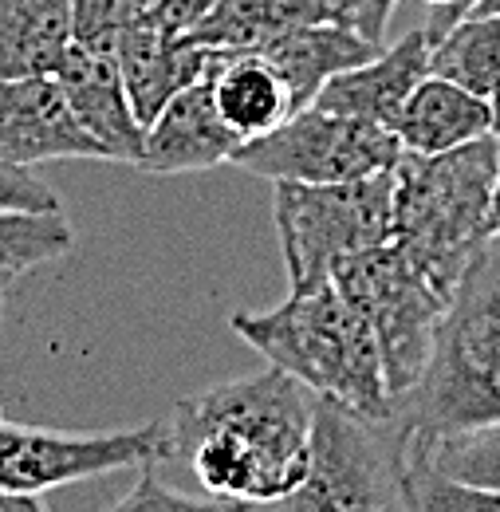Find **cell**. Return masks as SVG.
<instances>
[{
    "mask_svg": "<svg viewBox=\"0 0 500 512\" xmlns=\"http://www.w3.org/2000/svg\"><path fill=\"white\" fill-rule=\"evenodd\" d=\"M315 394L280 367L182 398L170 418V461H186L209 497L276 505L308 473Z\"/></svg>",
    "mask_w": 500,
    "mask_h": 512,
    "instance_id": "cell-1",
    "label": "cell"
},
{
    "mask_svg": "<svg viewBox=\"0 0 500 512\" xmlns=\"http://www.w3.org/2000/svg\"><path fill=\"white\" fill-rule=\"evenodd\" d=\"M402 438H441L500 422V241L473 256L438 323L422 379L394 406Z\"/></svg>",
    "mask_w": 500,
    "mask_h": 512,
    "instance_id": "cell-2",
    "label": "cell"
},
{
    "mask_svg": "<svg viewBox=\"0 0 500 512\" xmlns=\"http://www.w3.org/2000/svg\"><path fill=\"white\" fill-rule=\"evenodd\" d=\"M229 327L268 359V367H280L315 398L339 402L371 422H394L375 331L335 284L292 292L268 312H233Z\"/></svg>",
    "mask_w": 500,
    "mask_h": 512,
    "instance_id": "cell-3",
    "label": "cell"
},
{
    "mask_svg": "<svg viewBox=\"0 0 500 512\" xmlns=\"http://www.w3.org/2000/svg\"><path fill=\"white\" fill-rule=\"evenodd\" d=\"M500 174V134L445 154H402L394 166V241L449 288L493 237L489 213Z\"/></svg>",
    "mask_w": 500,
    "mask_h": 512,
    "instance_id": "cell-4",
    "label": "cell"
},
{
    "mask_svg": "<svg viewBox=\"0 0 500 512\" xmlns=\"http://www.w3.org/2000/svg\"><path fill=\"white\" fill-rule=\"evenodd\" d=\"M331 284L375 331L382 379L398 406V398H406L410 386L422 379L438 323L457 288H449L438 272H430L398 241L343 260Z\"/></svg>",
    "mask_w": 500,
    "mask_h": 512,
    "instance_id": "cell-5",
    "label": "cell"
},
{
    "mask_svg": "<svg viewBox=\"0 0 500 512\" xmlns=\"http://www.w3.org/2000/svg\"><path fill=\"white\" fill-rule=\"evenodd\" d=\"M272 217L288 288H323L343 260L394 241V170L335 186L276 182Z\"/></svg>",
    "mask_w": 500,
    "mask_h": 512,
    "instance_id": "cell-6",
    "label": "cell"
},
{
    "mask_svg": "<svg viewBox=\"0 0 500 512\" xmlns=\"http://www.w3.org/2000/svg\"><path fill=\"white\" fill-rule=\"evenodd\" d=\"M398 469V422H371L315 398L308 473L272 512H394Z\"/></svg>",
    "mask_w": 500,
    "mask_h": 512,
    "instance_id": "cell-7",
    "label": "cell"
},
{
    "mask_svg": "<svg viewBox=\"0 0 500 512\" xmlns=\"http://www.w3.org/2000/svg\"><path fill=\"white\" fill-rule=\"evenodd\" d=\"M402 154L406 150L390 127L308 103L272 134L241 142L229 166H241L245 174L268 182L335 186L386 174L402 162Z\"/></svg>",
    "mask_w": 500,
    "mask_h": 512,
    "instance_id": "cell-8",
    "label": "cell"
},
{
    "mask_svg": "<svg viewBox=\"0 0 500 512\" xmlns=\"http://www.w3.org/2000/svg\"><path fill=\"white\" fill-rule=\"evenodd\" d=\"M170 461L166 418L103 434H60L40 426H20L0 418V489L44 497L71 481H87L99 473H119L130 465Z\"/></svg>",
    "mask_w": 500,
    "mask_h": 512,
    "instance_id": "cell-9",
    "label": "cell"
},
{
    "mask_svg": "<svg viewBox=\"0 0 500 512\" xmlns=\"http://www.w3.org/2000/svg\"><path fill=\"white\" fill-rule=\"evenodd\" d=\"M63 158H103V146L75 119L52 75L0 79V162L40 166Z\"/></svg>",
    "mask_w": 500,
    "mask_h": 512,
    "instance_id": "cell-10",
    "label": "cell"
},
{
    "mask_svg": "<svg viewBox=\"0 0 500 512\" xmlns=\"http://www.w3.org/2000/svg\"><path fill=\"white\" fill-rule=\"evenodd\" d=\"M221 52L197 44L193 36H166L158 24H150L146 16H134L126 24L123 40L115 48V64L126 83L134 119L142 127H150L158 119V111L186 91L189 83L209 79L221 67Z\"/></svg>",
    "mask_w": 500,
    "mask_h": 512,
    "instance_id": "cell-11",
    "label": "cell"
},
{
    "mask_svg": "<svg viewBox=\"0 0 500 512\" xmlns=\"http://www.w3.org/2000/svg\"><path fill=\"white\" fill-rule=\"evenodd\" d=\"M237 146L241 138L221 123L213 107V87L209 79H201V83H189L186 91H178L158 111V119L146 127L138 170L158 174V178L201 174V170L225 166L237 154Z\"/></svg>",
    "mask_w": 500,
    "mask_h": 512,
    "instance_id": "cell-12",
    "label": "cell"
},
{
    "mask_svg": "<svg viewBox=\"0 0 500 512\" xmlns=\"http://www.w3.org/2000/svg\"><path fill=\"white\" fill-rule=\"evenodd\" d=\"M52 79L63 87V95H67V103H71L75 119L83 123V130L103 146L107 162L138 166L146 127L134 119V107H130V95H126V83L119 75L115 56L67 44Z\"/></svg>",
    "mask_w": 500,
    "mask_h": 512,
    "instance_id": "cell-13",
    "label": "cell"
},
{
    "mask_svg": "<svg viewBox=\"0 0 500 512\" xmlns=\"http://www.w3.org/2000/svg\"><path fill=\"white\" fill-rule=\"evenodd\" d=\"M426 75H430V36H426V28H414L398 44L371 56L367 64L347 67L335 79H327L312 103L339 111V115H355V119H371V123L390 127L394 115L402 111V103L410 99V91Z\"/></svg>",
    "mask_w": 500,
    "mask_h": 512,
    "instance_id": "cell-14",
    "label": "cell"
},
{
    "mask_svg": "<svg viewBox=\"0 0 500 512\" xmlns=\"http://www.w3.org/2000/svg\"><path fill=\"white\" fill-rule=\"evenodd\" d=\"M378 52H382V44L363 40L359 32H351L335 20H315V24H296V28L280 32L256 56L272 64V71L284 79V87L292 95V107L300 111L323 91L327 79H335L347 67L367 64Z\"/></svg>",
    "mask_w": 500,
    "mask_h": 512,
    "instance_id": "cell-15",
    "label": "cell"
},
{
    "mask_svg": "<svg viewBox=\"0 0 500 512\" xmlns=\"http://www.w3.org/2000/svg\"><path fill=\"white\" fill-rule=\"evenodd\" d=\"M390 130L398 134L406 154H445L493 134V107L489 99L441 75H426L394 115Z\"/></svg>",
    "mask_w": 500,
    "mask_h": 512,
    "instance_id": "cell-16",
    "label": "cell"
},
{
    "mask_svg": "<svg viewBox=\"0 0 500 512\" xmlns=\"http://www.w3.org/2000/svg\"><path fill=\"white\" fill-rule=\"evenodd\" d=\"M209 87H213V107H217L221 123L233 130L241 142L264 138V134H272L280 123H288L296 115L284 79L256 52L225 56L221 67L209 75Z\"/></svg>",
    "mask_w": 500,
    "mask_h": 512,
    "instance_id": "cell-17",
    "label": "cell"
},
{
    "mask_svg": "<svg viewBox=\"0 0 500 512\" xmlns=\"http://www.w3.org/2000/svg\"><path fill=\"white\" fill-rule=\"evenodd\" d=\"M315 20H331L327 0H213L189 36L205 48H217L221 56H249L280 32Z\"/></svg>",
    "mask_w": 500,
    "mask_h": 512,
    "instance_id": "cell-18",
    "label": "cell"
},
{
    "mask_svg": "<svg viewBox=\"0 0 500 512\" xmlns=\"http://www.w3.org/2000/svg\"><path fill=\"white\" fill-rule=\"evenodd\" d=\"M71 44V0H0V79L52 75Z\"/></svg>",
    "mask_w": 500,
    "mask_h": 512,
    "instance_id": "cell-19",
    "label": "cell"
},
{
    "mask_svg": "<svg viewBox=\"0 0 500 512\" xmlns=\"http://www.w3.org/2000/svg\"><path fill=\"white\" fill-rule=\"evenodd\" d=\"M430 75L489 99L500 79V12H465L430 40Z\"/></svg>",
    "mask_w": 500,
    "mask_h": 512,
    "instance_id": "cell-20",
    "label": "cell"
},
{
    "mask_svg": "<svg viewBox=\"0 0 500 512\" xmlns=\"http://www.w3.org/2000/svg\"><path fill=\"white\" fill-rule=\"evenodd\" d=\"M75 249V229L63 209H0V292L40 264Z\"/></svg>",
    "mask_w": 500,
    "mask_h": 512,
    "instance_id": "cell-21",
    "label": "cell"
},
{
    "mask_svg": "<svg viewBox=\"0 0 500 512\" xmlns=\"http://www.w3.org/2000/svg\"><path fill=\"white\" fill-rule=\"evenodd\" d=\"M402 449L422 457L426 465H434L445 477L500 493V422L441 434V438H402Z\"/></svg>",
    "mask_w": 500,
    "mask_h": 512,
    "instance_id": "cell-22",
    "label": "cell"
},
{
    "mask_svg": "<svg viewBox=\"0 0 500 512\" xmlns=\"http://www.w3.org/2000/svg\"><path fill=\"white\" fill-rule=\"evenodd\" d=\"M398 497L410 512H500V493L445 477L422 457L402 449V469H398Z\"/></svg>",
    "mask_w": 500,
    "mask_h": 512,
    "instance_id": "cell-23",
    "label": "cell"
},
{
    "mask_svg": "<svg viewBox=\"0 0 500 512\" xmlns=\"http://www.w3.org/2000/svg\"><path fill=\"white\" fill-rule=\"evenodd\" d=\"M130 20L134 16L119 0H71V44L115 56Z\"/></svg>",
    "mask_w": 500,
    "mask_h": 512,
    "instance_id": "cell-24",
    "label": "cell"
},
{
    "mask_svg": "<svg viewBox=\"0 0 500 512\" xmlns=\"http://www.w3.org/2000/svg\"><path fill=\"white\" fill-rule=\"evenodd\" d=\"M107 512H252V505L221 501V497H189L162 485L154 473H142V481Z\"/></svg>",
    "mask_w": 500,
    "mask_h": 512,
    "instance_id": "cell-25",
    "label": "cell"
},
{
    "mask_svg": "<svg viewBox=\"0 0 500 512\" xmlns=\"http://www.w3.org/2000/svg\"><path fill=\"white\" fill-rule=\"evenodd\" d=\"M0 209H60V193L32 174V166L0 162Z\"/></svg>",
    "mask_w": 500,
    "mask_h": 512,
    "instance_id": "cell-26",
    "label": "cell"
},
{
    "mask_svg": "<svg viewBox=\"0 0 500 512\" xmlns=\"http://www.w3.org/2000/svg\"><path fill=\"white\" fill-rule=\"evenodd\" d=\"M327 4H331V20L335 24L359 32L371 44H382L386 20H390V12H394L398 0H327Z\"/></svg>",
    "mask_w": 500,
    "mask_h": 512,
    "instance_id": "cell-27",
    "label": "cell"
},
{
    "mask_svg": "<svg viewBox=\"0 0 500 512\" xmlns=\"http://www.w3.org/2000/svg\"><path fill=\"white\" fill-rule=\"evenodd\" d=\"M209 8H213V0H154L142 16L150 24H158L166 36H189L205 20Z\"/></svg>",
    "mask_w": 500,
    "mask_h": 512,
    "instance_id": "cell-28",
    "label": "cell"
},
{
    "mask_svg": "<svg viewBox=\"0 0 500 512\" xmlns=\"http://www.w3.org/2000/svg\"><path fill=\"white\" fill-rule=\"evenodd\" d=\"M422 4H430V8H434V16L426 20V36H430V40H438L441 32H445L457 16H465V12H469V4H473V0H422Z\"/></svg>",
    "mask_w": 500,
    "mask_h": 512,
    "instance_id": "cell-29",
    "label": "cell"
},
{
    "mask_svg": "<svg viewBox=\"0 0 500 512\" xmlns=\"http://www.w3.org/2000/svg\"><path fill=\"white\" fill-rule=\"evenodd\" d=\"M0 512H48V509L32 493H8V489H0Z\"/></svg>",
    "mask_w": 500,
    "mask_h": 512,
    "instance_id": "cell-30",
    "label": "cell"
},
{
    "mask_svg": "<svg viewBox=\"0 0 500 512\" xmlns=\"http://www.w3.org/2000/svg\"><path fill=\"white\" fill-rule=\"evenodd\" d=\"M489 229L500 241V174H497V190H493V213H489Z\"/></svg>",
    "mask_w": 500,
    "mask_h": 512,
    "instance_id": "cell-31",
    "label": "cell"
},
{
    "mask_svg": "<svg viewBox=\"0 0 500 512\" xmlns=\"http://www.w3.org/2000/svg\"><path fill=\"white\" fill-rule=\"evenodd\" d=\"M489 107H493V134H500V79L493 87V95H489Z\"/></svg>",
    "mask_w": 500,
    "mask_h": 512,
    "instance_id": "cell-32",
    "label": "cell"
},
{
    "mask_svg": "<svg viewBox=\"0 0 500 512\" xmlns=\"http://www.w3.org/2000/svg\"><path fill=\"white\" fill-rule=\"evenodd\" d=\"M119 4H123L130 16H142V12H146V8L154 4V0H119Z\"/></svg>",
    "mask_w": 500,
    "mask_h": 512,
    "instance_id": "cell-33",
    "label": "cell"
},
{
    "mask_svg": "<svg viewBox=\"0 0 500 512\" xmlns=\"http://www.w3.org/2000/svg\"><path fill=\"white\" fill-rule=\"evenodd\" d=\"M469 12H500V0H473Z\"/></svg>",
    "mask_w": 500,
    "mask_h": 512,
    "instance_id": "cell-34",
    "label": "cell"
},
{
    "mask_svg": "<svg viewBox=\"0 0 500 512\" xmlns=\"http://www.w3.org/2000/svg\"><path fill=\"white\" fill-rule=\"evenodd\" d=\"M0 316H4V296H0Z\"/></svg>",
    "mask_w": 500,
    "mask_h": 512,
    "instance_id": "cell-35",
    "label": "cell"
}]
</instances>
